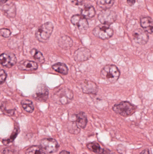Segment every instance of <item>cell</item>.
<instances>
[{
  "instance_id": "e0dca14e",
  "label": "cell",
  "mask_w": 153,
  "mask_h": 154,
  "mask_svg": "<svg viewBox=\"0 0 153 154\" xmlns=\"http://www.w3.org/2000/svg\"><path fill=\"white\" fill-rule=\"evenodd\" d=\"M76 122L78 126L80 128H84L86 127L88 122L87 116L85 113L83 112H80L76 115Z\"/></svg>"
},
{
  "instance_id": "9c48e42d",
  "label": "cell",
  "mask_w": 153,
  "mask_h": 154,
  "mask_svg": "<svg viewBox=\"0 0 153 154\" xmlns=\"http://www.w3.org/2000/svg\"><path fill=\"white\" fill-rule=\"evenodd\" d=\"M132 35L135 42L139 45H145L149 40V36L147 32L142 29H137L135 30Z\"/></svg>"
},
{
  "instance_id": "9a60e30c",
  "label": "cell",
  "mask_w": 153,
  "mask_h": 154,
  "mask_svg": "<svg viewBox=\"0 0 153 154\" xmlns=\"http://www.w3.org/2000/svg\"><path fill=\"white\" fill-rule=\"evenodd\" d=\"M37 64L34 61L30 60H22L19 63L18 68L22 70L33 71L38 69Z\"/></svg>"
},
{
  "instance_id": "484cf974",
  "label": "cell",
  "mask_w": 153,
  "mask_h": 154,
  "mask_svg": "<svg viewBox=\"0 0 153 154\" xmlns=\"http://www.w3.org/2000/svg\"><path fill=\"white\" fill-rule=\"evenodd\" d=\"M68 129L71 134H78L80 131V128L77 125L76 122H72L69 124Z\"/></svg>"
},
{
  "instance_id": "4fadbf2b",
  "label": "cell",
  "mask_w": 153,
  "mask_h": 154,
  "mask_svg": "<svg viewBox=\"0 0 153 154\" xmlns=\"http://www.w3.org/2000/svg\"><path fill=\"white\" fill-rule=\"evenodd\" d=\"M81 86L83 92L85 94H96L99 90L97 84L91 81H83Z\"/></svg>"
},
{
  "instance_id": "8992f818",
  "label": "cell",
  "mask_w": 153,
  "mask_h": 154,
  "mask_svg": "<svg viewBox=\"0 0 153 154\" xmlns=\"http://www.w3.org/2000/svg\"><path fill=\"white\" fill-rule=\"evenodd\" d=\"M98 19L102 24L109 26L116 21L117 19L116 14L110 10H103L99 14Z\"/></svg>"
},
{
  "instance_id": "4316f807",
  "label": "cell",
  "mask_w": 153,
  "mask_h": 154,
  "mask_svg": "<svg viewBox=\"0 0 153 154\" xmlns=\"http://www.w3.org/2000/svg\"><path fill=\"white\" fill-rule=\"evenodd\" d=\"M18 131V129L14 130L13 134H12V135L11 137L10 136V137L9 139H7V140H3L2 143L3 144H4L5 145L8 144L10 143H12L13 141V140L15 139L18 134H19Z\"/></svg>"
},
{
  "instance_id": "6da1fadb",
  "label": "cell",
  "mask_w": 153,
  "mask_h": 154,
  "mask_svg": "<svg viewBox=\"0 0 153 154\" xmlns=\"http://www.w3.org/2000/svg\"><path fill=\"white\" fill-rule=\"evenodd\" d=\"M119 69L115 65H109L105 66L101 70L100 76L110 83H114L117 81L120 76Z\"/></svg>"
},
{
  "instance_id": "ac0fdd59",
  "label": "cell",
  "mask_w": 153,
  "mask_h": 154,
  "mask_svg": "<svg viewBox=\"0 0 153 154\" xmlns=\"http://www.w3.org/2000/svg\"><path fill=\"white\" fill-rule=\"evenodd\" d=\"M96 12L93 6L87 5L84 6L81 11V15L86 19H90L95 16Z\"/></svg>"
},
{
  "instance_id": "30bf717a",
  "label": "cell",
  "mask_w": 153,
  "mask_h": 154,
  "mask_svg": "<svg viewBox=\"0 0 153 154\" xmlns=\"http://www.w3.org/2000/svg\"><path fill=\"white\" fill-rule=\"evenodd\" d=\"M17 58L14 54L10 52L3 53L0 57L1 65L7 68H11L17 63Z\"/></svg>"
},
{
  "instance_id": "836d02e7",
  "label": "cell",
  "mask_w": 153,
  "mask_h": 154,
  "mask_svg": "<svg viewBox=\"0 0 153 154\" xmlns=\"http://www.w3.org/2000/svg\"><path fill=\"white\" fill-rule=\"evenodd\" d=\"M59 154H70V153L69 152L63 150V151H62V152H60L59 153Z\"/></svg>"
},
{
  "instance_id": "d4e9b609",
  "label": "cell",
  "mask_w": 153,
  "mask_h": 154,
  "mask_svg": "<svg viewBox=\"0 0 153 154\" xmlns=\"http://www.w3.org/2000/svg\"><path fill=\"white\" fill-rule=\"evenodd\" d=\"M21 104L24 110L28 113H32L34 110V105L31 100L27 99L22 100Z\"/></svg>"
},
{
  "instance_id": "d6a6232c",
  "label": "cell",
  "mask_w": 153,
  "mask_h": 154,
  "mask_svg": "<svg viewBox=\"0 0 153 154\" xmlns=\"http://www.w3.org/2000/svg\"><path fill=\"white\" fill-rule=\"evenodd\" d=\"M140 154H150V151L148 149H144Z\"/></svg>"
},
{
  "instance_id": "e575fe53",
  "label": "cell",
  "mask_w": 153,
  "mask_h": 154,
  "mask_svg": "<svg viewBox=\"0 0 153 154\" xmlns=\"http://www.w3.org/2000/svg\"><path fill=\"white\" fill-rule=\"evenodd\" d=\"M7 2V0H0L1 2V5H2L4 4L5 3V2Z\"/></svg>"
},
{
  "instance_id": "277c9868",
  "label": "cell",
  "mask_w": 153,
  "mask_h": 154,
  "mask_svg": "<svg viewBox=\"0 0 153 154\" xmlns=\"http://www.w3.org/2000/svg\"><path fill=\"white\" fill-rule=\"evenodd\" d=\"M54 29V25L50 22H47L40 26L36 32V36L39 41L44 42L50 38Z\"/></svg>"
},
{
  "instance_id": "d6986e66",
  "label": "cell",
  "mask_w": 153,
  "mask_h": 154,
  "mask_svg": "<svg viewBox=\"0 0 153 154\" xmlns=\"http://www.w3.org/2000/svg\"><path fill=\"white\" fill-rule=\"evenodd\" d=\"M87 148L90 151L93 152L96 154H105L106 150L101 147L99 143L97 142H92L86 145Z\"/></svg>"
},
{
  "instance_id": "7402d4cb",
  "label": "cell",
  "mask_w": 153,
  "mask_h": 154,
  "mask_svg": "<svg viewBox=\"0 0 153 154\" xmlns=\"http://www.w3.org/2000/svg\"><path fill=\"white\" fill-rule=\"evenodd\" d=\"M52 68L56 72L63 75H66L68 73L67 66L63 63H56L52 66Z\"/></svg>"
},
{
  "instance_id": "5bb4252c",
  "label": "cell",
  "mask_w": 153,
  "mask_h": 154,
  "mask_svg": "<svg viewBox=\"0 0 153 154\" xmlns=\"http://www.w3.org/2000/svg\"><path fill=\"white\" fill-rule=\"evenodd\" d=\"M1 10L4 14L8 18H14L16 15V7L11 2L4 5L2 7Z\"/></svg>"
},
{
  "instance_id": "ba28073f",
  "label": "cell",
  "mask_w": 153,
  "mask_h": 154,
  "mask_svg": "<svg viewBox=\"0 0 153 154\" xmlns=\"http://www.w3.org/2000/svg\"><path fill=\"white\" fill-rule=\"evenodd\" d=\"M49 90L45 84H40L38 85L33 94L34 99L39 102H46L49 97Z\"/></svg>"
},
{
  "instance_id": "7a4b0ae2",
  "label": "cell",
  "mask_w": 153,
  "mask_h": 154,
  "mask_svg": "<svg viewBox=\"0 0 153 154\" xmlns=\"http://www.w3.org/2000/svg\"><path fill=\"white\" fill-rule=\"evenodd\" d=\"M112 109L115 113L122 116L128 117L135 112L136 107L130 102L122 101L114 105Z\"/></svg>"
},
{
  "instance_id": "ffe728a7",
  "label": "cell",
  "mask_w": 153,
  "mask_h": 154,
  "mask_svg": "<svg viewBox=\"0 0 153 154\" xmlns=\"http://www.w3.org/2000/svg\"><path fill=\"white\" fill-rule=\"evenodd\" d=\"M59 47L63 49H69L72 46L73 42L70 37L63 36L59 38L58 42Z\"/></svg>"
},
{
  "instance_id": "4dcf8cb0",
  "label": "cell",
  "mask_w": 153,
  "mask_h": 154,
  "mask_svg": "<svg viewBox=\"0 0 153 154\" xmlns=\"http://www.w3.org/2000/svg\"><path fill=\"white\" fill-rule=\"evenodd\" d=\"M71 2L76 5H81L82 3L83 0H71Z\"/></svg>"
},
{
  "instance_id": "5b68a950",
  "label": "cell",
  "mask_w": 153,
  "mask_h": 154,
  "mask_svg": "<svg viewBox=\"0 0 153 154\" xmlns=\"http://www.w3.org/2000/svg\"><path fill=\"white\" fill-rule=\"evenodd\" d=\"M108 25H99L94 28L93 33L95 37L102 40L109 39L113 36L114 31Z\"/></svg>"
},
{
  "instance_id": "44dd1931",
  "label": "cell",
  "mask_w": 153,
  "mask_h": 154,
  "mask_svg": "<svg viewBox=\"0 0 153 154\" xmlns=\"http://www.w3.org/2000/svg\"><path fill=\"white\" fill-rule=\"evenodd\" d=\"M115 0H98L97 7L99 10H109L112 7L114 3Z\"/></svg>"
},
{
  "instance_id": "52a82bcc",
  "label": "cell",
  "mask_w": 153,
  "mask_h": 154,
  "mask_svg": "<svg viewBox=\"0 0 153 154\" xmlns=\"http://www.w3.org/2000/svg\"><path fill=\"white\" fill-rule=\"evenodd\" d=\"M40 145L47 153L49 154L56 152L59 148L58 143L52 138H46L42 139Z\"/></svg>"
},
{
  "instance_id": "f546056e",
  "label": "cell",
  "mask_w": 153,
  "mask_h": 154,
  "mask_svg": "<svg viewBox=\"0 0 153 154\" xmlns=\"http://www.w3.org/2000/svg\"><path fill=\"white\" fill-rule=\"evenodd\" d=\"M1 154H13V152L9 148H4L1 151Z\"/></svg>"
},
{
  "instance_id": "cb8c5ba5",
  "label": "cell",
  "mask_w": 153,
  "mask_h": 154,
  "mask_svg": "<svg viewBox=\"0 0 153 154\" xmlns=\"http://www.w3.org/2000/svg\"><path fill=\"white\" fill-rule=\"evenodd\" d=\"M31 54L35 60L40 64H43L45 62V58L41 52L34 48L30 51Z\"/></svg>"
},
{
  "instance_id": "8fae6325",
  "label": "cell",
  "mask_w": 153,
  "mask_h": 154,
  "mask_svg": "<svg viewBox=\"0 0 153 154\" xmlns=\"http://www.w3.org/2000/svg\"><path fill=\"white\" fill-rule=\"evenodd\" d=\"M71 22L81 31L86 30L89 28L87 19L82 15L79 14L73 15L71 18Z\"/></svg>"
},
{
  "instance_id": "7c38bea8",
  "label": "cell",
  "mask_w": 153,
  "mask_h": 154,
  "mask_svg": "<svg viewBox=\"0 0 153 154\" xmlns=\"http://www.w3.org/2000/svg\"><path fill=\"white\" fill-rule=\"evenodd\" d=\"M91 56V53L89 49L81 48L75 52L74 57L76 62H81L89 60Z\"/></svg>"
},
{
  "instance_id": "1f68e13d",
  "label": "cell",
  "mask_w": 153,
  "mask_h": 154,
  "mask_svg": "<svg viewBox=\"0 0 153 154\" xmlns=\"http://www.w3.org/2000/svg\"><path fill=\"white\" fill-rule=\"evenodd\" d=\"M127 3L130 6H132L135 3V0H127Z\"/></svg>"
},
{
  "instance_id": "83f0119b",
  "label": "cell",
  "mask_w": 153,
  "mask_h": 154,
  "mask_svg": "<svg viewBox=\"0 0 153 154\" xmlns=\"http://www.w3.org/2000/svg\"><path fill=\"white\" fill-rule=\"evenodd\" d=\"M1 35L4 38H8L11 35L10 31L7 29H1Z\"/></svg>"
},
{
  "instance_id": "603a6c76",
  "label": "cell",
  "mask_w": 153,
  "mask_h": 154,
  "mask_svg": "<svg viewBox=\"0 0 153 154\" xmlns=\"http://www.w3.org/2000/svg\"><path fill=\"white\" fill-rule=\"evenodd\" d=\"M25 154H47L41 146H33L25 151Z\"/></svg>"
},
{
  "instance_id": "2e32d148",
  "label": "cell",
  "mask_w": 153,
  "mask_h": 154,
  "mask_svg": "<svg viewBox=\"0 0 153 154\" xmlns=\"http://www.w3.org/2000/svg\"><path fill=\"white\" fill-rule=\"evenodd\" d=\"M140 23L142 28L146 32L153 35V20L150 17L141 18Z\"/></svg>"
},
{
  "instance_id": "f1b7e54d",
  "label": "cell",
  "mask_w": 153,
  "mask_h": 154,
  "mask_svg": "<svg viewBox=\"0 0 153 154\" xmlns=\"http://www.w3.org/2000/svg\"><path fill=\"white\" fill-rule=\"evenodd\" d=\"M7 74L3 69H1L0 72V83L2 84L6 79Z\"/></svg>"
},
{
  "instance_id": "3957f363",
  "label": "cell",
  "mask_w": 153,
  "mask_h": 154,
  "mask_svg": "<svg viewBox=\"0 0 153 154\" xmlns=\"http://www.w3.org/2000/svg\"><path fill=\"white\" fill-rule=\"evenodd\" d=\"M73 97V93L71 90L67 88H63L54 94V99L57 104L65 105L72 100Z\"/></svg>"
}]
</instances>
